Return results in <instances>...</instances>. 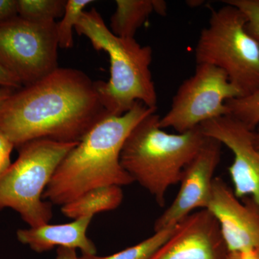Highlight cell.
Listing matches in <instances>:
<instances>
[{"instance_id":"cell-1","label":"cell","mask_w":259,"mask_h":259,"mask_svg":"<svg viewBox=\"0 0 259 259\" xmlns=\"http://www.w3.org/2000/svg\"><path fill=\"white\" fill-rule=\"evenodd\" d=\"M109 115L97 81L80 70L59 67L5 100L0 107V131L15 148L38 139L79 143Z\"/></svg>"},{"instance_id":"cell-2","label":"cell","mask_w":259,"mask_h":259,"mask_svg":"<svg viewBox=\"0 0 259 259\" xmlns=\"http://www.w3.org/2000/svg\"><path fill=\"white\" fill-rule=\"evenodd\" d=\"M156 112L138 102L123 115L100 121L65 156L42 199L62 207L93 189L134 183L121 165V151L135 126Z\"/></svg>"},{"instance_id":"cell-3","label":"cell","mask_w":259,"mask_h":259,"mask_svg":"<svg viewBox=\"0 0 259 259\" xmlns=\"http://www.w3.org/2000/svg\"><path fill=\"white\" fill-rule=\"evenodd\" d=\"M163 130L156 112L148 115L130 133L120 153L122 168L161 207L207 139L200 127L177 134Z\"/></svg>"},{"instance_id":"cell-4","label":"cell","mask_w":259,"mask_h":259,"mask_svg":"<svg viewBox=\"0 0 259 259\" xmlns=\"http://www.w3.org/2000/svg\"><path fill=\"white\" fill-rule=\"evenodd\" d=\"M75 30L88 37L95 50L108 54L110 79L97 81V88L110 115H123L138 102L157 108V93L150 70L151 47H143L135 38L116 36L95 8L83 12Z\"/></svg>"},{"instance_id":"cell-5","label":"cell","mask_w":259,"mask_h":259,"mask_svg":"<svg viewBox=\"0 0 259 259\" xmlns=\"http://www.w3.org/2000/svg\"><path fill=\"white\" fill-rule=\"evenodd\" d=\"M77 144L38 139L17 148L16 161L0 175V211L13 209L30 228L49 223L52 204L44 201L42 194L57 167Z\"/></svg>"},{"instance_id":"cell-6","label":"cell","mask_w":259,"mask_h":259,"mask_svg":"<svg viewBox=\"0 0 259 259\" xmlns=\"http://www.w3.org/2000/svg\"><path fill=\"white\" fill-rule=\"evenodd\" d=\"M245 23L243 13L232 5L212 10L208 26L201 31L194 49L196 64L223 70L242 97L259 89V45Z\"/></svg>"},{"instance_id":"cell-7","label":"cell","mask_w":259,"mask_h":259,"mask_svg":"<svg viewBox=\"0 0 259 259\" xmlns=\"http://www.w3.org/2000/svg\"><path fill=\"white\" fill-rule=\"evenodd\" d=\"M59 48L56 22L37 23L17 15L0 23V65L22 87L59 67Z\"/></svg>"},{"instance_id":"cell-8","label":"cell","mask_w":259,"mask_h":259,"mask_svg":"<svg viewBox=\"0 0 259 259\" xmlns=\"http://www.w3.org/2000/svg\"><path fill=\"white\" fill-rule=\"evenodd\" d=\"M242 97L223 70L212 65L197 64L194 74L177 90L171 107L160 117L162 129L173 128L179 134L229 115L228 100Z\"/></svg>"},{"instance_id":"cell-9","label":"cell","mask_w":259,"mask_h":259,"mask_svg":"<svg viewBox=\"0 0 259 259\" xmlns=\"http://www.w3.org/2000/svg\"><path fill=\"white\" fill-rule=\"evenodd\" d=\"M199 127L204 136L219 141L233 153L228 171L233 192L238 199H250L259 212V148L254 144L253 131L230 115Z\"/></svg>"},{"instance_id":"cell-10","label":"cell","mask_w":259,"mask_h":259,"mask_svg":"<svg viewBox=\"0 0 259 259\" xmlns=\"http://www.w3.org/2000/svg\"><path fill=\"white\" fill-rule=\"evenodd\" d=\"M221 147L219 141L207 137L199 152L184 170L180 190L175 200L155 221L154 232L177 226L195 209H207L214 173L221 161Z\"/></svg>"},{"instance_id":"cell-11","label":"cell","mask_w":259,"mask_h":259,"mask_svg":"<svg viewBox=\"0 0 259 259\" xmlns=\"http://www.w3.org/2000/svg\"><path fill=\"white\" fill-rule=\"evenodd\" d=\"M207 209L219 225L228 253L259 255V212L250 199L240 200L223 179L214 177Z\"/></svg>"},{"instance_id":"cell-12","label":"cell","mask_w":259,"mask_h":259,"mask_svg":"<svg viewBox=\"0 0 259 259\" xmlns=\"http://www.w3.org/2000/svg\"><path fill=\"white\" fill-rule=\"evenodd\" d=\"M228 255L215 218L207 209H199L177 225L151 259H226Z\"/></svg>"},{"instance_id":"cell-13","label":"cell","mask_w":259,"mask_h":259,"mask_svg":"<svg viewBox=\"0 0 259 259\" xmlns=\"http://www.w3.org/2000/svg\"><path fill=\"white\" fill-rule=\"evenodd\" d=\"M93 217L85 216L66 224L48 223L35 228L20 229L17 231V238L20 243L28 245L37 253L63 247L79 249L84 255H96V246L87 236Z\"/></svg>"},{"instance_id":"cell-14","label":"cell","mask_w":259,"mask_h":259,"mask_svg":"<svg viewBox=\"0 0 259 259\" xmlns=\"http://www.w3.org/2000/svg\"><path fill=\"white\" fill-rule=\"evenodd\" d=\"M116 10L110 20V30L116 36L134 38L135 34L153 13H166L162 0H117Z\"/></svg>"},{"instance_id":"cell-15","label":"cell","mask_w":259,"mask_h":259,"mask_svg":"<svg viewBox=\"0 0 259 259\" xmlns=\"http://www.w3.org/2000/svg\"><path fill=\"white\" fill-rule=\"evenodd\" d=\"M123 192L119 186L98 187L87 192L72 202L61 207L66 217L76 220L97 213L117 209L122 203Z\"/></svg>"},{"instance_id":"cell-16","label":"cell","mask_w":259,"mask_h":259,"mask_svg":"<svg viewBox=\"0 0 259 259\" xmlns=\"http://www.w3.org/2000/svg\"><path fill=\"white\" fill-rule=\"evenodd\" d=\"M177 227L155 231L154 234L138 244L129 247L125 250L107 255L100 256L96 255H81L79 259H151L155 253L165 244V243L176 231Z\"/></svg>"},{"instance_id":"cell-17","label":"cell","mask_w":259,"mask_h":259,"mask_svg":"<svg viewBox=\"0 0 259 259\" xmlns=\"http://www.w3.org/2000/svg\"><path fill=\"white\" fill-rule=\"evenodd\" d=\"M65 0H17L18 15L37 23L56 22L64 15Z\"/></svg>"},{"instance_id":"cell-18","label":"cell","mask_w":259,"mask_h":259,"mask_svg":"<svg viewBox=\"0 0 259 259\" xmlns=\"http://www.w3.org/2000/svg\"><path fill=\"white\" fill-rule=\"evenodd\" d=\"M93 0H68L62 20L56 23L58 41L61 49H69L74 45L73 29H75L88 5Z\"/></svg>"},{"instance_id":"cell-19","label":"cell","mask_w":259,"mask_h":259,"mask_svg":"<svg viewBox=\"0 0 259 259\" xmlns=\"http://www.w3.org/2000/svg\"><path fill=\"white\" fill-rule=\"evenodd\" d=\"M229 115L254 131L259 124V89L247 96L226 102Z\"/></svg>"},{"instance_id":"cell-20","label":"cell","mask_w":259,"mask_h":259,"mask_svg":"<svg viewBox=\"0 0 259 259\" xmlns=\"http://www.w3.org/2000/svg\"><path fill=\"white\" fill-rule=\"evenodd\" d=\"M226 5H232L244 15L245 29L259 45V0H225Z\"/></svg>"},{"instance_id":"cell-21","label":"cell","mask_w":259,"mask_h":259,"mask_svg":"<svg viewBox=\"0 0 259 259\" xmlns=\"http://www.w3.org/2000/svg\"><path fill=\"white\" fill-rule=\"evenodd\" d=\"M14 148V144L9 138L0 131V175L12 164L10 156Z\"/></svg>"},{"instance_id":"cell-22","label":"cell","mask_w":259,"mask_h":259,"mask_svg":"<svg viewBox=\"0 0 259 259\" xmlns=\"http://www.w3.org/2000/svg\"><path fill=\"white\" fill-rule=\"evenodd\" d=\"M18 15L17 0H0V23Z\"/></svg>"},{"instance_id":"cell-23","label":"cell","mask_w":259,"mask_h":259,"mask_svg":"<svg viewBox=\"0 0 259 259\" xmlns=\"http://www.w3.org/2000/svg\"><path fill=\"white\" fill-rule=\"evenodd\" d=\"M22 85L0 65V88H10L18 90Z\"/></svg>"},{"instance_id":"cell-24","label":"cell","mask_w":259,"mask_h":259,"mask_svg":"<svg viewBox=\"0 0 259 259\" xmlns=\"http://www.w3.org/2000/svg\"><path fill=\"white\" fill-rule=\"evenodd\" d=\"M54 259H79V257L76 253V250L59 247L57 248V252Z\"/></svg>"},{"instance_id":"cell-25","label":"cell","mask_w":259,"mask_h":259,"mask_svg":"<svg viewBox=\"0 0 259 259\" xmlns=\"http://www.w3.org/2000/svg\"><path fill=\"white\" fill-rule=\"evenodd\" d=\"M15 90L14 89L0 88V107L4 103L5 100L12 95Z\"/></svg>"},{"instance_id":"cell-26","label":"cell","mask_w":259,"mask_h":259,"mask_svg":"<svg viewBox=\"0 0 259 259\" xmlns=\"http://www.w3.org/2000/svg\"><path fill=\"white\" fill-rule=\"evenodd\" d=\"M243 259H259V255L255 252H248L242 253Z\"/></svg>"},{"instance_id":"cell-27","label":"cell","mask_w":259,"mask_h":259,"mask_svg":"<svg viewBox=\"0 0 259 259\" xmlns=\"http://www.w3.org/2000/svg\"><path fill=\"white\" fill-rule=\"evenodd\" d=\"M253 139H254L255 146L259 148V124L253 131Z\"/></svg>"},{"instance_id":"cell-28","label":"cell","mask_w":259,"mask_h":259,"mask_svg":"<svg viewBox=\"0 0 259 259\" xmlns=\"http://www.w3.org/2000/svg\"><path fill=\"white\" fill-rule=\"evenodd\" d=\"M226 259H243L241 253H228Z\"/></svg>"}]
</instances>
